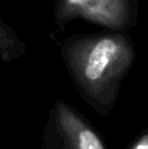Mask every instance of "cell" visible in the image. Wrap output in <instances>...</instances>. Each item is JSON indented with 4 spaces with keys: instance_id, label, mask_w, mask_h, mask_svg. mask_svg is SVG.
Masks as SVG:
<instances>
[{
    "instance_id": "6da1fadb",
    "label": "cell",
    "mask_w": 148,
    "mask_h": 149,
    "mask_svg": "<svg viewBox=\"0 0 148 149\" xmlns=\"http://www.w3.org/2000/svg\"><path fill=\"white\" fill-rule=\"evenodd\" d=\"M63 59L81 98L105 116L117 101L135 51L128 37L113 30L67 39Z\"/></svg>"
},
{
    "instance_id": "7a4b0ae2",
    "label": "cell",
    "mask_w": 148,
    "mask_h": 149,
    "mask_svg": "<svg viewBox=\"0 0 148 149\" xmlns=\"http://www.w3.org/2000/svg\"><path fill=\"white\" fill-rule=\"evenodd\" d=\"M135 0H58L55 22L63 26L84 18L110 30H123L135 22Z\"/></svg>"
},
{
    "instance_id": "3957f363",
    "label": "cell",
    "mask_w": 148,
    "mask_h": 149,
    "mask_svg": "<svg viewBox=\"0 0 148 149\" xmlns=\"http://www.w3.org/2000/svg\"><path fill=\"white\" fill-rule=\"evenodd\" d=\"M55 123L66 147L73 149H105L101 136L64 101L54 106Z\"/></svg>"
},
{
    "instance_id": "277c9868",
    "label": "cell",
    "mask_w": 148,
    "mask_h": 149,
    "mask_svg": "<svg viewBox=\"0 0 148 149\" xmlns=\"http://www.w3.org/2000/svg\"><path fill=\"white\" fill-rule=\"evenodd\" d=\"M0 0V5H1ZM26 46L16 34L15 30L5 24L0 16V60L5 63L13 62L18 58L24 56Z\"/></svg>"
},
{
    "instance_id": "5b68a950",
    "label": "cell",
    "mask_w": 148,
    "mask_h": 149,
    "mask_svg": "<svg viewBox=\"0 0 148 149\" xmlns=\"http://www.w3.org/2000/svg\"><path fill=\"white\" fill-rule=\"evenodd\" d=\"M131 149H148V131L139 136L133 144L130 145Z\"/></svg>"
}]
</instances>
